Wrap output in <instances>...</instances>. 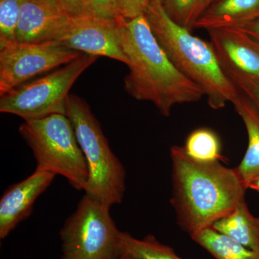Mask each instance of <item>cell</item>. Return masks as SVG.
<instances>
[{
	"instance_id": "cell-1",
	"label": "cell",
	"mask_w": 259,
	"mask_h": 259,
	"mask_svg": "<svg viewBox=\"0 0 259 259\" xmlns=\"http://www.w3.org/2000/svg\"><path fill=\"white\" fill-rule=\"evenodd\" d=\"M121 47L128 59L124 78L126 93L151 102L168 117L177 105L197 102L204 96L197 83L179 71L161 47L145 15L121 21Z\"/></svg>"
},
{
	"instance_id": "cell-18",
	"label": "cell",
	"mask_w": 259,
	"mask_h": 259,
	"mask_svg": "<svg viewBox=\"0 0 259 259\" xmlns=\"http://www.w3.org/2000/svg\"><path fill=\"white\" fill-rule=\"evenodd\" d=\"M184 148L187 155L197 161L207 163L222 158L219 137L212 130L207 127L192 131L186 140Z\"/></svg>"
},
{
	"instance_id": "cell-29",
	"label": "cell",
	"mask_w": 259,
	"mask_h": 259,
	"mask_svg": "<svg viewBox=\"0 0 259 259\" xmlns=\"http://www.w3.org/2000/svg\"><path fill=\"white\" fill-rule=\"evenodd\" d=\"M215 1H217V0H210L211 4H213Z\"/></svg>"
},
{
	"instance_id": "cell-2",
	"label": "cell",
	"mask_w": 259,
	"mask_h": 259,
	"mask_svg": "<svg viewBox=\"0 0 259 259\" xmlns=\"http://www.w3.org/2000/svg\"><path fill=\"white\" fill-rule=\"evenodd\" d=\"M170 156L171 202L184 231L191 235L212 227L245 200L247 189L236 168L225 166L220 161H195L184 146H172Z\"/></svg>"
},
{
	"instance_id": "cell-12",
	"label": "cell",
	"mask_w": 259,
	"mask_h": 259,
	"mask_svg": "<svg viewBox=\"0 0 259 259\" xmlns=\"http://www.w3.org/2000/svg\"><path fill=\"white\" fill-rule=\"evenodd\" d=\"M52 0H25L15 40L41 44L55 42L71 20Z\"/></svg>"
},
{
	"instance_id": "cell-15",
	"label": "cell",
	"mask_w": 259,
	"mask_h": 259,
	"mask_svg": "<svg viewBox=\"0 0 259 259\" xmlns=\"http://www.w3.org/2000/svg\"><path fill=\"white\" fill-rule=\"evenodd\" d=\"M212 228L250 249L259 251V217L250 213L245 200L216 221Z\"/></svg>"
},
{
	"instance_id": "cell-24",
	"label": "cell",
	"mask_w": 259,
	"mask_h": 259,
	"mask_svg": "<svg viewBox=\"0 0 259 259\" xmlns=\"http://www.w3.org/2000/svg\"><path fill=\"white\" fill-rule=\"evenodd\" d=\"M241 93L248 97L259 109V81L241 80L234 82Z\"/></svg>"
},
{
	"instance_id": "cell-19",
	"label": "cell",
	"mask_w": 259,
	"mask_h": 259,
	"mask_svg": "<svg viewBox=\"0 0 259 259\" xmlns=\"http://www.w3.org/2000/svg\"><path fill=\"white\" fill-rule=\"evenodd\" d=\"M211 5L210 0H163L162 3L168 17L190 30Z\"/></svg>"
},
{
	"instance_id": "cell-23",
	"label": "cell",
	"mask_w": 259,
	"mask_h": 259,
	"mask_svg": "<svg viewBox=\"0 0 259 259\" xmlns=\"http://www.w3.org/2000/svg\"><path fill=\"white\" fill-rule=\"evenodd\" d=\"M56 6L71 17L86 15L85 0H52Z\"/></svg>"
},
{
	"instance_id": "cell-27",
	"label": "cell",
	"mask_w": 259,
	"mask_h": 259,
	"mask_svg": "<svg viewBox=\"0 0 259 259\" xmlns=\"http://www.w3.org/2000/svg\"><path fill=\"white\" fill-rule=\"evenodd\" d=\"M120 259H134V258H132V257L130 256L129 255L125 254V253H123L122 254V256L120 257Z\"/></svg>"
},
{
	"instance_id": "cell-9",
	"label": "cell",
	"mask_w": 259,
	"mask_h": 259,
	"mask_svg": "<svg viewBox=\"0 0 259 259\" xmlns=\"http://www.w3.org/2000/svg\"><path fill=\"white\" fill-rule=\"evenodd\" d=\"M122 19L86 14L71 17L56 44L82 54L104 56L128 64L121 47L119 30Z\"/></svg>"
},
{
	"instance_id": "cell-6",
	"label": "cell",
	"mask_w": 259,
	"mask_h": 259,
	"mask_svg": "<svg viewBox=\"0 0 259 259\" xmlns=\"http://www.w3.org/2000/svg\"><path fill=\"white\" fill-rule=\"evenodd\" d=\"M97 59V56L82 54L52 72L13 89L1 96L0 112L19 116L24 120L54 114L66 115L69 90Z\"/></svg>"
},
{
	"instance_id": "cell-22",
	"label": "cell",
	"mask_w": 259,
	"mask_h": 259,
	"mask_svg": "<svg viewBox=\"0 0 259 259\" xmlns=\"http://www.w3.org/2000/svg\"><path fill=\"white\" fill-rule=\"evenodd\" d=\"M88 14L110 19H122L117 13L114 0H85Z\"/></svg>"
},
{
	"instance_id": "cell-20",
	"label": "cell",
	"mask_w": 259,
	"mask_h": 259,
	"mask_svg": "<svg viewBox=\"0 0 259 259\" xmlns=\"http://www.w3.org/2000/svg\"><path fill=\"white\" fill-rule=\"evenodd\" d=\"M24 1L25 0H0V41H15Z\"/></svg>"
},
{
	"instance_id": "cell-28",
	"label": "cell",
	"mask_w": 259,
	"mask_h": 259,
	"mask_svg": "<svg viewBox=\"0 0 259 259\" xmlns=\"http://www.w3.org/2000/svg\"><path fill=\"white\" fill-rule=\"evenodd\" d=\"M148 2H149V3H163V0H148Z\"/></svg>"
},
{
	"instance_id": "cell-3",
	"label": "cell",
	"mask_w": 259,
	"mask_h": 259,
	"mask_svg": "<svg viewBox=\"0 0 259 259\" xmlns=\"http://www.w3.org/2000/svg\"><path fill=\"white\" fill-rule=\"evenodd\" d=\"M145 16L170 60L202 88L211 108L220 110L236 100L239 90L225 72L210 42L175 23L162 3H149Z\"/></svg>"
},
{
	"instance_id": "cell-26",
	"label": "cell",
	"mask_w": 259,
	"mask_h": 259,
	"mask_svg": "<svg viewBox=\"0 0 259 259\" xmlns=\"http://www.w3.org/2000/svg\"><path fill=\"white\" fill-rule=\"evenodd\" d=\"M248 189H251L259 193V176L251 182Z\"/></svg>"
},
{
	"instance_id": "cell-13",
	"label": "cell",
	"mask_w": 259,
	"mask_h": 259,
	"mask_svg": "<svg viewBox=\"0 0 259 259\" xmlns=\"http://www.w3.org/2000/svg\"><path fill=\"white\" fill-rule=\"evenodd\" d=\"M259 19V0H217L194 24V28L209 30L241 28Z\"/></svg>"
},
{
	"instance_id": "cell-17",
	"label": "cell",
	"mask_w": 259,
	"mask_h": 259,
	"mask_svg": "<svg viewBox=\"0 0 259 259\" xmlns=\"http://www.w3.org/2000/svg\"><path fill=\"white\" fill-rule=\"evenodd\" d=\"M120 246L122 254L125 253L134 259H185L177 255L171 247L162 244L151 235L141 240L121 231Z\"/></svg>"
},
{
	"instance_id": "cell-8",
	"label": "cell",
	"mask_w": 259,
	"mask_h": 259,
	"mask_svg": "<svg viewBox=\"0 0 259 259\" xmlns=\"http://www.w3.org/2000/svg\"><path fill=\"white\" fill-rule=\"evenodd\" d=\"M81 54L54 42L0 41V97Z\"/></svg>"
},
{
	"instance_id": "cell-7",
	"label": "cell",
	"mask_w": 259,
	"mask_h": 259,
	"mask_svg": "<svg viewBox=\"0 0 259 259\" xmlns=\"http://www.w3.org/2000/svg\"><path fill=\"white\" fill-rule=\"evenodd\" d=\"M110 207L84 194L61 229L62 259H120V231Z\"/></svg>"
},
{
	"instance_id": "cell-5",
	"label": "cell",
	"mask_w": 259,
	"mask_h": 259,
	"mask_svg": "<svg viewBox=\"0 0 259 259\" xmlns=\"http://www.w3.org/2000/svg\"><path fill=\"white\" fill-rule=\"evenodd\" d=\"M19 133L33 153L37 171L64 177L78 191H84L89 180L88 163L72 123L62 114L24 120Z\"/></svg>"
},
{
	"instance_id": "cell-16",
	"label": "cell",
	"mask_w": 259,
	"mask_h": 259,
	"mask_svg": "<svg viewBox=\"0 0 259 259\" xmlns=\"http://www.w3.org/2000/svg\"><path fill=\"white\" fill-rule=\"evenodd\" d=\"M194 242L216 259H259V251L250 249L212 227L192 233Z\"/></svg>"
},
{
	"instance_id": "cell-25",
	"label": "cell",
	"mask_w": 259,
	"mask_h": 259,
	"mask_svg": "<svg viewBox=\"0 0 259 259\" xmlns=\"http://www.w3.org/2000/svg\"><path fill=\"white\" fill-rule=\"evenodd\" d=\"M238 29L243 30V32L249 35L250 37H253L254 40L259 42V19Z\"/></svg>"
},
{
	"instance_id": "cell-10",
	"label": "cell",
	"mask_w": 259,
	"mask_h": 259,
	"mask_svg": "<svg viewBox=\"0 0 259 259\" xmlns=\"http://www.w3.org/2000/svg\"><path fill=\"white\" fill-rule=\"evenodd\" d=\"M211 45L233 83L259 81V42L238 28L209 30Z\"/></svg>"
},
{
	"instance_id": "cell-14",
	"label": "cell",
	"mask_w": 259,
	"mask_h": 259,
	"mask_svg": "<svg viewBox=\"0 0 259 259\" xmlns=\"http://www.w3.org/2000/svg\"><path fill=\"white\" fill-rule=\"evenodd\" d=\"M232 104L241 117L248 134L246 152L240 164L235 168L248 190L251 182L259 176V109L241 92Z\"/></svg>"
},
{
	"instance_id": "cell-11",
	"label": "cell",
	"mask_w": 259,
	"mask_h": 259,
	"mask_svg": "<svg viewBox=\"0 0 259 259\" xmlns=\"http://www.w3.org/2000/svg\"><path fill=\"white\" fill-rule=\"evenodd\" d=\"M56 175L35 170L30 176L9 186L0 199V238L5 239L32 213L36 199L49 187Z\"/></svg>"
},
{
	"instance_id": "cell-4",
	"label": "cell",
	"mask_w": 259,
	"mask_h": 259,
	"mask_svg": "<svg viewBox=\"0 0 259 259\" xmlns=\"http://www.w3.org/2000/svg\"><path fill=\"white\" fill-rule=\"evenodd\" d=\"M66 115L86 158L89 180L85 194L111 207L122 202L126 190L125 167L109 145L100 122L83 99L70 94Z\"/></svg>"
},
{
	"instance_id": "cell-21",
	"label": "cell",
	"mask_w": 259,
	"mask_h": 259,
	"mask_svg": "<svg viewBox=\"0 0 259 259\" xmlns=\"http://www.w3.org/2000/svg\"><path fill=\"white\" fill-rule=\"evenodd\" d=\"M116 10L120 18L131 20L145 15L148 0H114Z\"/></svg>"
}]
</instances>
